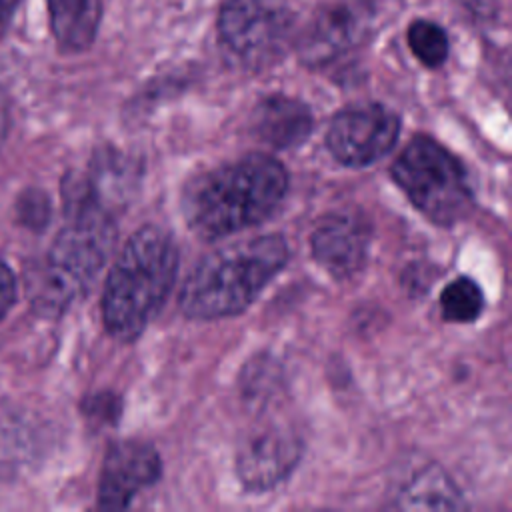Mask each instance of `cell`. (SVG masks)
I'll return each instance as SVG.
<instances>
[{
    "label": "cell",
    "instance_id": "obj_19",
    "mask_svg": "<svg viewBox=\"0 0 512 512\" xmlns=\"http://www.w3.org/2000/svg\"><path fill=\"white\" fill-rule=\"evenodd\" d=\"M88 416L104 422H114L118 416V398L112 394H98L88 402Z\"/></svg>",
    "mask_w": 512,
    "mask_h": 512
},
{
    "label": "cell",
    "instance_id": "obj_3",
    "mask_svg": "<svg viewBox=\"0 0 512 512\" xmlns=\"http://www.w3.org/2000/svg\"><path fill=\"white\" fill-rule=\"evenodd\" d=\"M290 250L280 234L226 244L198 262L180 290L188 318L216 320L244 312L284 268Z\"/></svg>",
    "mask_w": 512,
    "mask_h": 512
},
{
    "label": "cell",
    "instance_id": "obj_7",
    "mask_svg": "<svg viewBox=\"0 0 512 512\" xmlns=\"http://www.w3.org/2000/svg\"><path fill=\"white\" fill-rule=\"evenodd\" d=\"M400 118L382 104H356L340 110L326 132L330 154L344 166L364 168L384 158L396 144Z\"/></svg>",
    "mask_w": 512,
    "mask_h": 512
},
{
    "label": "cell",
    "instance_id": "obj_10",
    "mask_svg": "<svg viewBox=\"0 0 512 512\" xmlns=\"http://www.w3.org/2000/svg\"><path fill=\"white\" fill-rule=\"evenodd\" d=\"M162 474L158 452L140 440H122L110 446L98 482V508L124 510Z\"/></svg>",
    "mask_w": 512,
    "mask_h": 512
},
{
    "label": "cell",
    "instance_id": "obj_14",
    "mask_svg": "<svg viewBox=\"0 0 512 512\" xmlns=\"http://www.w3.org/2000/svg\"><path fill=\"white\" fill-rule=\"evenodd\" d=\"M50 28L60 48L80 52L96 36L100 22V0H46Z\"/></svg>",
    "mask_w": 512,
    "mask_h": 512
},
{
    "label": "cell",
    "instance_id": "obj_16",
    "mask_svg": "<svg viewBox=\"0 0 512 512\" xmlns=\"http://www.w3.org/2000/svg\"><path fill=\"white\" fill-rule=\"evenodd\" d=\"M482 308V288L468 276L454 278L440 294V310L448 322H474Z\"/></svg>",
    "mask_w": 512,
    "mask_h": 512
},
{
    "label": "cell",
    "instance_id": "obj_15",
    "mask_svg": "<svg viewBox=\"0 0 512 512\" xmlns=\"http://www.w3.org/2000/svg\"><path fill=\"white\" fill-rule=\"evenodd\" d=\"M364 24L350 8H332L318 16L308 36L306 52L310 58L324 60L340 50L352 46L360 36Z\"/></svg>",
    "mask_w": 512,
    "mask_h": 512
},
{
    "label": "cell",
    "instance_id": "obj_1",
    "mask_svg": "<svg viewBox=\"0 0 512 512\" xmlns=\"http://www.w3.org/2000/svg\"><path fill=\"white\" fill-rule=\"evenodd\" d=\"M286 190V168L270 154L252 152L192 178L182 192V214L196 236L218 240L266 220Z\"/></svg>",
    "mask_w": 512,
    "mask_h": 512
},
{
    "label": "cell",
    "instance_id": "obj_6",
    "mask_svg": "<svg viewBox=\"0 0 512 512\" xmlns=\"http://www.w3.org/2000/svg\"><path fill=\"white\" fill-rule=\"evenodd\" d=\"M294 32L286 0H228L218 20L224 50L244 66H266L280 58Z\"/></svg>",
    "mask_w": 512,
    "mask_h": 512
},
{
    "label": "cell",
    "instance_id": "obj_17",
    "mask_svg": "<svg viewBox=\"0 0 512 512\" xmlns=\"http://www.w3.org/2000/svg\"><path fill=\"white\" fill-rule=\"evenodd\" d=\"M408 46L414 56L428 68L440 66L448 56L446 32L428 20H416L408 28Z\"/></svg>",
    "mask_w": 512,
    "mask_h": 512
},
{
    "label": "cell",
    "instance_id": "obj_9",
    "mask_svg": "<svg viewBox=\"0 0 512 512\" xmlns=\"http://www.w3.org/2000/svg\"><path fill=\"white\" fill-rule=\"evenodd\" d=\"M302 458V440L282 426L252 432L236 454V476L250 492H266L284 482Z\"/></svg>",
    "mask_w": 512,
    "mask_h": 512
},
{
    "label": "cell",
    "instance_id": "obj_13",
    "mask_svg": "<svg viewBox=\"0 0 512 512\" xmlns=\"http://www.w3.org/2000/svg\"><path fill=\"white\" fill-rule=\"evenodd\" d=\"M394 506L402 510H454L464 506V498L440 466L428 464L398 490Z\"/></svg>",
    "mask_w": 512,
    "mask_h": 512
},
{
    "label": "cell",
    "instance_id": "obj_21",
    "mask_svg": "<svg viewBox=\"0 0 512 512\" xmlns=\"http://www.w3.org/2000/svg\"><path fill=\"white\" fill-rule=\"evenodd\" d=\"M18 0H0V38L4 36Z\"/></svg>",
    "mask_w": 512,
    "mask_h": 512
},
{
    "label": "cell",
    "instance_id": "obj_2",
    "mask_svg": "<svg viewBox=\"0 0 512 512\" xmlns=\"http://www.w3.org/2000/svg\"><path fill=\"white\" fill-rule=\"evenodd\" d=\"M178 248L160 226L138 228L120 250L104 284L102 320L120 342L136 340L170 296Z\"/></svg>",
    "mask_w": 512,
    "mask_h": 512
},
{
    "label": "cell",
    "instance_id": "obj_11",
    "mask_svg": "<svg viewBox=\"0 0 512 512\" xmlns=\"http://www.w3.org/2000/svg\"><path fill=\"white\" fill-rule=\"evenodd\" d=\"M310 246L316 262L334 278L344 280L366 264L370 228L352 214H328L312 232Z\"/></svg>",
    "mask_w": 512,
    "mask_h": 512
},
{
    "label": "cell",
    "instance_id": "obj_22",
    "mask_svg": "<svg viewBox=\"0 0 512 512\" xmlns=\"http://www.w3.org/2000/svg\"><path fill=\"white\" fill-rule=\"evenodd\" d=\"M6 122H8L6 100H4V94L0 92V144H2V140H4V134H6Z\"/></svg>",
    "mask_w": 512,
    "mask_h": 512
},
{
    "label": "cell",
    "instance_id": "obj_4",
    "mask_svg": "<svg viewBox=\"0 0 512 512\" xmlns=\"http://www.w3.org/2000/svg\"><path fill=\"white\" fill-rule=\"evenodd\" d=\"M68 224L52 242L36 288V308L60 314L98 278L116 242L114 216L80 212L66 216Z\"/></svg>",
    "mask_w": 512,
    "mask_h": 512
},
{
    "label": "cell",
    "instance_id": "obj_20",
    "mask_svg": "<svg viewBox=\"0 0 512 512\" xmlns=\"http://www.w3.org/2000/svg\"><path fill=\"white\" fill-rule=\"evenodd\" d=\"M14 300H16V276L0 260V320L8 314Z\"/></svg>",
    "mask_w": 512,
    "mask_h": 512
},
{
    "label": "cell",
    "instance_id": "obj_5",
    "mask_svg": "<svg viewBox=\"0 0 512 512\" xmlns=\"http://www.w3.org/2000/svg\"><path fill=\"white\" fill-rule=\"evenodd\" d=\"M390 172L408 200L438 226L456 224L472 208V188L462 162L430 136H414Z\"/></svg>",
    "mask_w": 512,
    "mask_h": 512
},
{
    "label": "cell",
    "instance_id": "obj_12",
    "mask_svg": "<svg viewBox=\"0 0 512 512\" xmlns=\"http://www.w3.org/2000/svg\"><path fill=\"white\" fill-rule=\"evenodd\" d=\"M252 132L274 150L296 148L312 132V114L296 98L268 96L252 112Z\"/></svg>",
    "mask_w": 512,
    "mask_h": 512
},
{
    "label": "cell",
    "instance_id": "obj_8",
    "mask_svg": "<svg viewBox=\"0 0 512 512\" xmlns=\"http://www.w3.org/2000/svg\"><path fill=\"white\" fill-rule=\"evenodd\" d=\"M136 170L116 150L98 152L86 168L72 170L62 182L66 216L80 212H102L114 216L128 200Z\"/></svg>",
    "mask_w": 512,
    "mask_h": 512
},
{
    "label": "cell",
    "instance_id": "obj_18",
    "mask_svg": "<svg viewBox=\"0 0 512 512\" xmlns=\"http://www.w3.org/2000/svg\"><path fill=\"white\" fill-rule=\"evenodd\" d=\"M18 216L24 226L44 228L50 218V202L38 190H28L20 196L18 202Z\"/></svg>",
    "mask_w": 512,
    "mask_h": 512
}]
</instances>
